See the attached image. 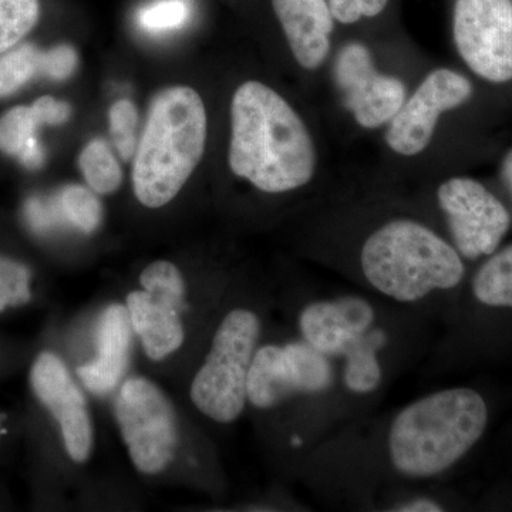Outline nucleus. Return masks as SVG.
Wrapping results in <instances>:
<instances>
[{
    "label": "nucleus",
    "instance_id": "obj_1",
    "mask_svg": "<svg viewBox=\"0 0 512 512\" xmlns=\"http://www.w3.org/2000/svg\"><path fill=\"white\" fill-rule=\"evenodd\" d=\"M229 167L265 194H286L311 183L316 148L291 104L261 82H245L231 103Z\"/></svg>",
    "mask_w": 512,
    "mask_h": 512
},
{
    "label": "nucleus",
    "instance_id": "obj_2",
    "mask_svg": "<svg viewBox=\"0 0 512 512\" xmlns=\"http://www.w3.org/2000/svg\"><path fill=\"white\" fill-rule=\"evenodd\" d=\"M488 407L470 387L413 400L390 421L386 453L397 476L426 481L451 470L483 437Z\"/></svg>",
    "mask_w": 512,
    "mask_h": 512
},
{
    "label": "nucleus",
    "instance_id": "obj_3",
    "mask_svg": "<svg viewBox=\"0 0 512 512\" xmlns=\"http://www.w3.org/2000/svg\"><path fill=\"white\" fill-rule=\"evenodd\" d=\"M360 272L367 286L403 305L456 289L466 275L463 256L427 225L410 218L384 222L363 242Z\"/></svg>",
    "mask_w": 512,
    "mask_h": 512
},
{
    "label": "nucleus",
    "instance_id": "obj_4",
    "mask_svg": "<svg viewBox=\"0 0 512 512\" xmlns=\"http://www.w3.org/2000/svg\"><path fill=\"white\" fill-rule=\"evenodd\" d=\"M207 111L187 86L168 87L154 97L133 163L137 201L158 210L180 194L204 156Z\"/></svg>",
    "mask_w": 512,
    "mask_h": 512
},
{
    "label": "nucleus",
    "instance_id": "obj_5",
    "mask_svg": "<svg viewBox=\"0 0 512 512\" xmlns=\"http://www.w3.org/2000/svg\"><path fill=\"white\" fill-rule=\"evenodd\" d=\"M262 335L264 320L255 306L237 303L222 313L188 389L202 417L229 426L244 414L249 369Z\"/></svg>",
    "mask_w": 512,
    "mask_h": 512
},
{
    "label": "nucleus",
    "instance_id": "obj_6",
    "mask_svg": "<svg viewBox=\"0 0 512 512\" xmlns=\"http://www.w3.org/2000/svg\"><path fill=\"white\" fill-rule=\"evenodd\" d=\"M114 420L140 476L163 477L181 457L184 427L177 406L150 377L127 376L114 393Z\"/></svg>",
    "mask_w": 512,
    "mask_h": 512
},
{
    "label": "nucleus",
    "instance_id": "obj_7",
    "mask_svg": "<svg viewBox=\"0 0 512 512\" xmlns=\"http://www.w3.org/2000/svg\"><path fill=\"white\" fill-rule=\"evenodd\" d=\"M194 302V288L173 261L157 259L141 269L123 303L150 362H170L187 348Z\"/></svg>",
    "mask_w": 512,
    "mask_h": 512
},
{
    "label": "nucleus",
    "instance_id": "obj_8",
    "mask_svg": "<svg viewBox=\"0 0 512 512\" xmlns=\"http://www.w3.org/2000/svg\"><path fill=\"white\" fill-rule=\"evenodd\" d=\"M336 379L335 362L302 338L261 343L249 369L248 406L274 412L293 400L329 393Z\"/></svg>",
    "mask_w": 512,
    "mask_h": 512
},
{
    "label": "nucleus",
    "instance_id": "obj_9",
    "mask_svg": "<svg viewBox=\"0 0 512 512\" xmlns=\"http://www.w3.org/2000/svg\"><path fill=\"white\" fill-rule=\"evenodd\" d=\"M453 37L458 55L481 79L512 80V0H456Z\"/></svg>",
    "mask_w": 512,
    "mask_h": 512
},
{
    "label": "nucleus",
    "instance_id": "obj_10",
    "mask_svg": "<svg viewBox=\"0 0 512 512\" xmlns=\"http://www.w3.org/2000/svg\"><path fill=\"white\" fill-rule=\"evenodd\" d=\"M437 201L454 248L470 261L493 255L510 229L511 215L503 202L473 178H448L437 190Z\"/></svg>",
    "mask_w": 512,
    "mask_h": 512
},
{
    "label": "nucleus",
    "instance_id": "obj_11",
    "mask_svg": "<svg viewBox=\"0 0 512 512\" xmlns=\"http://www.w3.org/2000/svg\"><path fill=\"white\" fill-rule=\"evenodd\" d=\"M301 338L328 356L343 360L377 340L389 339L375 303L360 295L315 299L298 313Z\"/></svg>",
    "mask_w": 512,
    "mask_h": 512
},
{
    "label": "nucleus",
    "instance_id": "obj_12",
    "mask_svg": "<svg viewBox=\"0 0 512 512\" xmlns=\"http://www.w3.org/2000/svg\"><path fill=\"white\" fill-rule=\"evenodd\" d=\"M30 386L59 427L67 457L84 466L93 456L96 434L86 390L56 353H40L30 369Z\"/></svg>",
    "mask_w": 512,
    "mask_h": 512
},
{
    "label": "nucleus",
    "instance_id": "obj_13",
    "mask_svg": "<svg viewBox=\"0 0 512 512\" xmlns=\"http://www.w3.org/2000/svg\"><path fill=\"white\" fill-rule=\"evenodd\" d=\"M473 96V84L451 69L427 74L410 99L390 120L387 146L403 157H414L429 147L441 114L463 106Z\"/></svg>",
    "mask_w": 512,
    "mask_h": 512
},
{
    "label": "nucleus",
    "instance_id": "obj_14",
    "mask_svg": "<svg viewBox=\"0 0 512 512\" xmlns=\"http://www.w3.org/2000/svg\"><path fill=\"white\" fill-rule=\"evenodd\" d=\"M335 79L346 109L363 128L390 123L406 101V86L390 74L380 73L369 47L359 42L343 46L336 57Z\"/></svg>",
    "mask_w": 512,
    "mask_h": 512
},
{
    "label": "nucleus",
    "instance_id": "obj_15",
    "mask_svg": "<svg viewBox=\"0 0 512 512\" xmlns=\"http://www.w3.org/2000/svg\"><path fill=\"white\" fill-rule=\"evenodd\" d=\"M134 342L136 335L124 303L104 306L94 328L93 355L76 367L77 380L87 393L114 396L127 377Z\"/></svg>",
    "mask_w": 512,
    "mask_h": 512
},
{
    "label": "nucleus",
    "instance_id": "obj_16",
    "mask_svg": "<svg viewBox=\"0 0 512 512\" xmlns=\"http://www.w3.org/2000/svg\"><path fill=\"white\" fill-rule=\"evenodd\" d=\"M293 57L305 70H316L328 59L335 19L328 0H272Z\"/></svg>",
    "mask_w": 512,
    "mask_h": 512
},
{
    "label": "nucleus",
    "instance_id": "obj_17",
    "mask_svg": "<svg viewBox=\"0 0 512 512\" xmlns=\"http://www.w3.org/2000/svg\"><path fill=\"white\" fill-rule=\"evenodd\" d=\"M69 104L52 96L40 97L32 106H19L0 117V151L18 158L29 170L45 161V151L37 140L42 126H60L70 119Z\"/></svg>",
    "mask_w": 512,
    "mask_h": 512
},
{
    "label": "nucleus",
    "instance_id": "obj_18",
    "mask_svg": "<svg viewBox=\"0 0 512 512\" xmlns=\"http://www.w3.org/2000/svg\"><path fill=\"white\" fill-rule=\"evenodd\" d=\"M471 291L485 306L512 309V244L490 255L474 275Z\"/></svg>",
    "mask_w": 512,
    "mask_h": 512
},
{
    "label": "nucleus",
    "instance_id": "obj_19",
    "mask_svg": "<svg viewBox=\"0 0 512 512\" xmlns=\"http://www.w3.org/2000/svg\"><path fill=\"white\" fill-rule=\"evenodd\" d=\"M92 188L83 185H67L55 200L60 220L82 234L90 235L100 228L103 221V205Z\"/></svg>",
    "mask_w": 512,
    "mask_h": 512
},
{
    "label": "nucleus",
    "instance_id": "obj_20",
    "mask_svg": "<svg viewBox=\"0 0 512 512\" xmlns=\"http://www.w3.org/2000/svg\"><path fill=\"white\" fill-rule=\"evenodd\" d=\"M79 168L87 185L96 194H113L123 183V171L119 161L106 141H90L80 154Z\"/></svg>",
    "mask_w": 512,
    "mask_h": 512
},
{
    "label": "nucleus",
    "instance_id": "obj_21",
    "mask_svg": "<svg viewBox=\"0 0 512 512\" xmlns=\"http://www.w3.org/2000/svg\"><path fill=\"white\" fill-rule=\"evenodd\" d=\"M42 53L36 46L26 43L0 55V99L12 96L40 74Z\"/></svg>",
    "mask_w": 512,
    "mask_h": 512
},
{
    "label": "nucleus",
    "instance_id": "obj_22",
    "mask_svg": "<svg viewBox=\"0 0 512 512\" xmlns=\"http://www.w3.org/2000/svg\"><path fill=\"white\" fill-rule=\"evenodd\" d=\"M39 15V0H0V55L35 28Z\"/></svg>",
    "mask_w": 512,
    "mask_h": 512
},
{
    "label": "nucleus",
    "instance_id": "obj_23",
    "mask_svg": "<svg viewBox=\"0 0 512 512\" xmlns=\"http://www.w3.org/2000/svg\"><path fill=\"white\" fill-rule=\"evenodd\" d=\"M33 275L28 266L0 255V312L32 301Z\"/></svg>",
    "mask_w": 512,
    "mask_h": 512
},
{
    "label": "nucleus",
    "instance_id": "obj_24",
    "mask_svg": "<svg viewBox=\"0 0 512 512\" xmlns=\"http://www.w3.org/2000/svg\"><path fill=\"white\" fill-rule=\"evenodd\" d=\"M110 134L121 160L130 161L137 150V121L136 106L130 100H119L111 106Z\"/></svg>",
    "mask_w": 512,
    "mask_h": 512
},
{
    "label": "nucleus",
    "instance_id": "obj_25",
    "mask_svg": "<svg viewBox=\"0 0 512 512\" xmlns=\"http://www.w3.org/2000/svg\"><path fill=\"white\" fill-rule=\"evenodd\" d=\"M190 18L187 0H158L138 12L137 22L147 32H168L181 28Z\"/></svg>",
    "mask_w": 512,
    "mask_h": 512
},
{
    "label": "nucleus",
    "instance_id": "obj_26",
    "mask_svg": "<svg viewBox=\"0 0 512 512\" xmlns=\"http://www.w3.org/2000/svg\"><path fill=\"white\" fill-rule=\"evenodd\" d=\"M389 0H328L333 19L352 25L362 18H375L386 9Z\"/></svg>",
    "mask_w": 512,
    "mask_h": 512
},
{
    "label": "nucleus",
    "instance_id": "obj_27",
    "mask_svg": "<svg viewBox=\"0 0 512 512\" xmlns=\"http://www.w3.org/2000/svg\"><path fill=\"white\" fill-rule=\"evenodd\" d=\"M79 57L72 46H57L49 52L42 53L40 74L53 80H66L76 70Z\"/></svg>",
    "mask_w": 512,
    "mask_h": 512
},
{
    "label": "nucleus",
    "instance_id": "obj_28",
    "mask_svg": "<svg viewBox=\"0 0 512 512\" xmlns=\"http://www.w3.org/2000/svg\"><path fill=\"white\" fill-rule=\"evenodd\" d=\"M389 511L399 512H441L446 510L440 501L430 495H410L403 500L396 501L387 508Z\"/></svg>",
    "mask_w": 512,
    "mask_h": 512
},
{
    "label": "nucleus",
    "instance_id": "obj_29",
    "mask_svg": "<svg viewBox=\"0 0 512 512\" xmlns=\"http://www.w3.org/2000/svg\"><path fill=\"white\" fill-rule=\"evenodd\" d=\"M501 180L512 198V148L505 154L503 163H501Z\"/></svg>",
    "mask_w": 512,
    "mask_h": 512
},
{
    "label": "nucleus",
    "instance_id": "obj_30",
    "mask_svg": "<svg viewBox=\"0 0 512 512\" xmlns=\"http://www.w3.org/2000/svg\"><path fill=\"white\" fill-rule=\"evenodd\" d=\"M3 429H2V420H0V436H2Z\"/></svg>",
    "mask_w": 512,
    "mask_h": 512
}]
</instances>
